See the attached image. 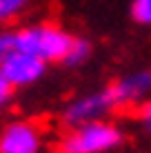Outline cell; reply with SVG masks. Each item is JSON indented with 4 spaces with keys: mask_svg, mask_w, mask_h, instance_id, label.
Listing matches in <instances>:
<instances>
[{
    "mask_svg": "<svg viewBox=\"0 0 151 153\" xmlns=\"http://www.w3.org/2000/svg\"><path fill=\"white\" fill-rule=\"evenodd\" d=\"M107 109H113V100H111L109 89H105V91L98 93V96H91V98H85V100H80V102H76L74 107L67 111V122H71V124L85 122V120L96 118L98 113L107 111Z\"/></svg>",
    "mask_w": 151,
    "mask_h": 153,
    "instance_id": "cell-6",
    "label": "cell"
},
{
    "mask_svg": "<svg viewBox=\"0 0 151 153\" xmlns=\"http://www.w3.org/2000/svg\"><path fill=\"white\" fill-rule=\"evenodd\" d=\"M11 91H13V84L9 82V78L2 73V69H0V107L11 98Z\"/></svg>",
    "mask_w": 151,
    "mask_h": 153,
    "instance_id": "cell-11",
    "label": "cell"
},
{
    "mask_svg": "<svg viewBox=\"0 0 151 153\" xmlns=\"http://www.w3.org/2000/svg\"><path fill=\"white\" fill-rule=\"evenodd\" d=\"M120 142V131L105 122H89L60 140V153H100Z\"/></svg>",
    "mask_w": 151,
    "mask_h": 153,
    "instance_id": "cell-2",
    "label": "cell"
},
{
    "mask_svg": "<svg viewBox=\"0 0 151 153\" xmlns=\"http://www.w3.org/2000/svg\"><path fill=\"white\" fill-rule=\"evenodd\" d=\"M140 118H142L147 124H151V100H149V102H144L142 107H140Z\"/></svg>",
    "mask_w": 151,
    "mask_h": 153,
    "instance_id": "cell-12",
    "label": "cell"
},
{
    "mask_svg": "<svg viewBox=\"0 0 151 153\" xmlns=\"http://www.w3.org/2000/svg\"><path fill=\"white\" fill-rule=\"evenodd\" d=\"M109 93H111L113 100V109L122 107V104H131L133 100H138L147 89H151V73H140V76H133L129 80L116 82L111 87H107Z\"/></svg>",
    "mask_w": 151,
    "mask_h": 153,
    "instance_id": "cell-5",
    "label": "cell"
},
{
    "mask_svg": "<svg viewBox=\"0 0 151 153\" xmlns=\"http://www.w3.org/2000/svg\"><path fill=\"white\" fill-rule=\"evenodd\" d=\"M131 16L136 22L151 25V0H136L131 7Z\"/></svg>",
    "mask_w": 151,
    "mask_h": 153,
    "instance_id": "cell-8",
    "label": "cell"
},
{
    "mask_svg": "<svg viewBox=\"0 0 151 153\" xmlns=\"http://www.w3.org/2000/svg\"><path fill=\"white\" fill-rule=\"evenodd\" d=\"M40 124L16 122L0 135V153H38L40 149Z\"/></svg>",
    "mask_w": 151,
    "mask_h": 153,
    "instance_id": "cell-4",
    "label": "cell"
},
{
    "mask_svg": "<svg viewBox=\"0 0 151 153\" xmlns=\"http://www.w3.org/2000/svg\"><path fill=\"white\" fill-rule=\"evenodd\" d=\"M18 49V42H16V33H0V60L7 58L11 51Z\"/></svg>",
    "mask_w": 151,
    "mask_h": 153,
    "instance_id": "cell-10",
    "label": "cell"
},
{
    "mask_svg": "<svg viewBox=\"0 0 151 153\" xmlns=\"http://www.w3.org/2000/svg\"><path fill=\"white\" fill-rule=\"evenodd\" d=\"M16 42H18V49L42 58L45 62H56V60H65L69 56L76 40L69 33H65L60 27L45 22V25H38V27L18 31Z\"/></svg>",
    "mask_w": 151,
    "mask_h": 153,
    "instance_id": "cell-1",
    "label": "cell"
},
{
    "mask_svg": "<svg viewBox=\"0 0 151 153\" xmlns=\"http://www.w3.org/2000/svg\"><path fill=\"white\" fill-rule=\"evenodd\" d=\"M29 0H0V25L9 22L13 16L20 13V9L27 4Z\"/></svg>",
    "mask_w": 151,
    "mask_h": 153,
    "instance_id": "cell-7",
    "label": "cell"
},
{
    "mask_svg": "<svg viewBox=\"0 0 151 153\" xmlns=\"http://www.w3.org/2000/svg\"><path fill=\"white\" fill-rule=\"evenodd\" d=\"M87 53H89V45L82 42V40H76L74 47H71V51H69V56L65 58V62L67 65H78V62H82L87 58Z\"/></svg>",
    "mask_w": 151,
    "mask_h": 153,
    "instance_id": "cell-9",
    "label": "cell"
},
{
    "mask_svg": "<svg viewBox=\"0 0 151 153\" xmlns=\"http://www.w3.org/2000/svg\"><path fill=\"white\" fill-rule=\"evenodd\" d=\"M0 69H2V73L9 78V82L13 87L16 84H29L42 73L45 60L33 56V53H29V51L16 49L7 58L0 60Z\"/></svg>",
    "mask_w": 151,
    "mask_h": 153,
    "instance_id": "cell-3",
    "label": "cell"
}]
</instances>
